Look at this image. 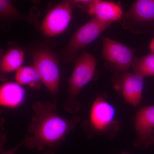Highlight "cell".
<instances>
[{
  "instance_id": "obj_1",
  "label": "cell",
  "mask_w": 154,
  "mask_h": 154,
  "mask_svg": "<svg viewBox=\"0 0 154 154\" xmlns=\"http://www.w3.org/2000/svg\"><path fill=\"white\" fill-rule=\"evenodd\" d=\"M56 108V104L49 101L33 103L28 133L22 141L25 148L40 152L56 149L82 120L78 116L64 118L58 113Z\"/></svg>"
},
{
  "instance_id": "obj_4",
  "label": "cell",
  "mask_w": 154,
  "mask_h": 154,
  "mask_svg": "<svg viewBox=\"0 0 154 154\" xmlns=\"http://www.w3.org/2000/svg\"><path fill=\"white\" fill-rule=\"evenodd\" d=\"M110 25L93 17L80 27L73 33L64 48L62 54L64 61L69 63L76 60L79 51L95 41Z\"/></svg>"
},
{
  "instance_id": "obj_18",
  "label": "cell",
  "mask_w": 154,
  "mask_h": 154,
  "mask_svg": "<svg viewBox=\"0 0 154 154\" xmlns=\"http://www.w3.org/2000/svg\"><path fill=\"white\" fill-rule=\"evenodd\" d=\"M149 48L151 52L154 54V37L151 41L149 45Z\"/></svg>"
},
{
  "instance_id": "obj_9",
  "label": "cell",
  "mask_w": 154,
  "mask_h": 154,
  "mask_svg": "<svg viewBox=\"0 0 154 154\" xmlns=\"http://www.w3.org/2000/svg\"><path fill=\"white\" fill-rule=\"evenodd\" d=\"M144 78L135 73L124 72L114 79L115 88L121 91L125 102L134 107L140 105L142 99Z\"/></svg>"
},
{
  "instance_id": "obj_12",
  "label": "cell",
  "mask_w": 154,
  "mask_h": 154,
  "mask_svg": "<svg viewBox=\"0 0 154 154\" xmlns=\"http://www.w3.org/2000/svg\"><path fill=\"white\" fill-rule=\"evenodd\" d=\"M126 18L137 22L154 21V0H138L131 5Z\"/></svg>"
},
{
  "instance_id": "obj_16",
  "label": "cell",
  "mask_w": 154,
  "mask_h": 154,
  "mask_svg": "<svg viewBox=\"0 0 154 154\" xmlns=\"http://www.w3.org/2000/svg\"><path fill=\"white\" fill-rule=\"evenodd\" d=\"M0 15L2 19L10 20L21 19L30 22L33 25L36 23L35 18L31 16H24L18 11L11 1L8 0L0 1Z\"/></svg>"
},
{
  "instance_id": "obj_2",
  "label": "cell",
  "mask_w": 154,
  "mask_h": 154,
  "mask_svg": "<svg viewBox=\"0 0 154 154\" xmlns=\"http://www.w3.org/2000/svg\"><path fill=\"white\" fill-rule=\"evenodd\" d=\"M82 125L89 137L102 135L112 139L118 133L121 123L116 117L115 107L107 101V96L101 95L92 103L88 118Z\"/></svg>"
},
{
  "instance_id": "obj_7",
  "label": "cell",
  "mask_w": 154,
  "mask_h": 154,
  "mask_svg": "<svg viewBox=\"0 0 154 154\" xmlns=\"http://www.w3.org/2000/svg\"><path fill=\"white\" fill-rule=\"evenodd\" d=\"M102 57L119 72H125L131 67L134 50L131 48L108 37L102 40Z\"/></svg>"
},
{
  "instance_id": "obj_8",
  "label": "cell",
  "mask_w": 154,
  "mask_h": 154,
  "mask_svg": "<svg viewBox=\"0 0 154 154\" xmlns=\"http://www.w3.org/2000/svg\"><path fill=\"white\" fill-rule=\"evenodd\" d=\"M134 125L136 138L135 146L145 149L154 143V105L144 106L135 116Z\"/></svg>"
},
{
  "instance_id": "obj_11",
  "label": "cell",
  "mask_w": 154,
  "mask_h": 154,
  "mask_svg": "<svg viewBox=\"0 0 154 154\" xmlns=\"http://www.w3.org/2000/svg\"><path fill=\"white\" fill-rule=\"evenodd\" d=\"M26 94L22 85L17 82H8L0 87V105L8 109H15L25 101Z\"/></svg>"
},
{
  "instance_id": "obj_15",
  "label": "cell",
  "mask_w": 154,
  "mask_h": 154,
  "mask_svg": "<svg viewBox=\"0 0 154 154\" xmlns=\"http://www.w3.org/2000/svg\"><path fill=\"white\" fill-rule=\"evenodd\" d=\"M131 67L135 73L143 78L154 76V54L151 52L134 60Z\"/></svg>"
},
{
  "instance_id": "obj_20",
  "label": "cell",
  "mask_w": 154,
  "mask_h": 154,
  "mask_svg": "<svg viewBox=\"0 0 154 154\" xmlns=\"http://www.w3.org/2000/svg\"><path fill=\"white\" fill-rule=\"evenodd\" d=\"M121 154H130L126 152L123 151L121 153Z\"/></svg>"
},
{
  "instance_id": "obj_19",
  "label": "cell",
  "mask_w": 154,
  "mask_h": 154,
  "mask_svg": "<svg viewBox=\"0 0 154 154\" xmlns=\"http://www.w3.org/2000/svg\"><path fill=\"white\" fill-rule=\"evenodd\" d=\"M41 154H55L54 152L52 150H46L42 152Z\"/></svg>"
},
{
  "instance_id": "obj_6",
  "label": "cell",
  "mask_w": 154,
  "mask_h": 154,
  "mask_svg": "<svg viewBox=\"0 0 154 154\" xmlns=\"http://www.w3.org/2000/svg\"><path fill=\"white\" fill-rule=\"evenodd\" d=\"M72 18L70 2L60 3L51 9L44 17L40 26L42 32L47 37L58 36L66 30Z\"/></svg>"
},
{
  "instance_id": "obj_10",
  "label": "cell",
  "mask_w": 154,
  "mask_h": 154,
  "mask_svg": "<svg viewBox=\"0 0 154 154\" xmlns=\"http://www.w3.org/2000/svg\"><path fill=\"white\" fill-rule=\"evenodd\" d=\"M88 12L93 18L110 24L120 20L123 14L120 3L101 0L92 1Z\"/></svg>"
},
{
  "instance_id": "obj_14",
  "label": "cell",
  "mask_w": 154,
  "mask_h": 154,
  "mask_svg": "<svg viewBox=\"0 0 154 154\" xmlns=\"http://www.w3.org/2000/svg\"><path fill=\"white\" fill-rule=\"evenodd\" d=\"M16 82L21 85L36 88L41 82L39 72L34 66H22L16 72Z\"/></svg>"
},
{
  "instance_id": "obj_17",
  "label": "cell",
  "mask_w": 154,
  "mask_h": 154,
  "mask_svg": "<svg viewBox=\"0 0 154 154\" xmlns=\"http://www.w3.org/2000/svg\"><path fill=\"white\" fill-rule=\"evenodd\" d=\"M23 145L22 142H21L19 143H18L17 145L15 146L14 147L8 150L5 151L4 150V146L1 145V153L0 154H16L19 148Z\"/></svg>"
},
{
  "instance_id": "obj_13",
  "label": "cell",
  "mask_w": 154,
  "mask_h": 154,
  "mask_svg": "<svg viewBox=\"0 0 154 154\" xmlns=\"http://www.w3.org/2000/svg\"><path fill=\"white\" fill-rule=\"evenodd\" d=\"M24 58L25 54L21 48H15L9 50L1 59V71L5 73L17 72L22 67Z\"/></svg>"
},
{
  "instance_id": "obj_5",
  "label": "cell",
  "mask_w": 154,
  "mask_h": 154,
  "mask_svg": "<svg viewBox=\"0 0 154 154\" xmlns=\"http://www.w3.org/2000/svg\"><path fill=\"white\" fill-rule=\"evenodd\" d=\"M33 66L39 72L42 82L55 102L59 89L60 73L58 62L55 55L50 50L41 48L31 53Z\"/></svg>"
},
{
  "instance_id": "obj_3",
  "label": "cell",
  "mask_w": 154,
  "mask_h": 154,
  "mask_svg": "<svg viewBox=\"0 0 154 154\" xmlns=\"http://www.w3.org/2000/svg\"><path fill=\"white\" fill-rule=\"evenodd\" d=\"M96 65V58L89 53L84 52L77 59L68 80V96L63 105L65 110L71 113L80 110L81 102L77 98L84 87L94 78Z\"/></svg>"
}]
</instances>
